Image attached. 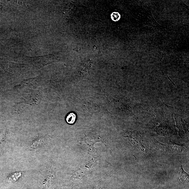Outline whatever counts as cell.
<instances>
[{
    "mask_svg": "<svg viewBox=\"0 0 189 189\" xmlns=\"http://www.w3.org/2000/svg\"><path fill=\"white\" fill-rule=\"evenodd\" d=\"M179 178L180 181L182 182L183 184H188L189 176L188 174L185 172L183 169L182 165L179 172Z\"/></svg>",
    "mask_w": 189,
    "mask_h": 189,
    "instance_id": "cell-1",
    "label": "cell"
},
{
    "mask_svg": "<svg viewBox=\"0 0 189 189\" xmlns=\"http://www.w3.org/2000/svg\"><path fill=\"white\" fill-rule=\"evenodd\" d=\"M76 118V116L73 113H71L67 116L66 119L67 122L70 124H73Z\"/></svg>",
    "mask_w": 189,
    "mask_h": 189,
    "instance_id": "cell-2",
    "label": "cell"
},
{
    "mask_svg": "<svg viewBox=\"0 0 189 189\" xmlns=\"http://www.w3.org/2000/svg\"><path fill=\"white\" fill-rule=\"evenodd\" d=\"M120 15L118 12H113L111 14V18L115 22L117 21L120 18Z\"/></svg>",
    "mask_w": 189,
    "mask_h": 189,
    "instance_id": "cell-3",
    "label": "cell"
}]
</instances>
